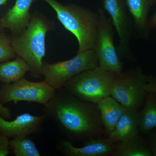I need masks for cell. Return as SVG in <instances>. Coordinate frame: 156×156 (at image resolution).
Listing matches in <instances>:
<instances>
[{
  "label": "cell",
  "mask_w": 156,
  "mask_h": 156,
  "mask_svg": "<svg viewBox=\"0 0 156 156\" xmlns=\"http://www.w3.org/2000/svg\"><path fill=\"white\" fill-rule=\"evenodd\" d=\"M127 10L133 20L136 33L141 37H148L150 28L149 26V13L156 4V0H125Z\"/></svg>",
  "instance_id": "cell-14"
},
{
  "label": "cell",
  "mask_w": 156,
  "mask_h": 156,
  "mask_svg": "<svg viewBox=\"0 0 156 156\" xmlns=\"http://www.w3.org/2000/svg\"><path fill=\"white\" fill-rule=\"evenodd\" d=\"M56 12L66 29L76 38L78 53L94 50L97 36L98 14L90 9L75 5H62L56 0H43Z\"/></svg>",
  "instance_id": "cell-3"
},
{
  "label": "cell",
  "mask_w": 156,
  "mask_h": 156,
  "mask_svg": "<svg viewBox=\"0 0 156 156\" xmlns=\"http://www.w3.org/2000/svg\"><path fill=\"white\" fill-rule=\"evenodd\" d=\"M10 149L16 156H40L35 143L27 136H18L10 140Z\"/></svg>",
  "instance_id": "cell-19"
},
{
  "label": "cell",
  "mask_w": 156,
  "mask_h": 156,
  "mask_svg": "<svg viewBox=\"0 0 156 156\" xmlns=\"http://www.w3.org/2000/svg\"><path fill=\"white\" fill-rule=\"evenodd\" d=\"M31 69L24 59L17 56L11 61L0 63V82L3 84L15 83L23 79Z\"/></svg>",
  "instance_id": "cell-16"
},
{
  "label": "cell",
  "mask_w": 156,
  "mask_h": 156,
  "mask_svg": "<svg viewBox=\"0 0 156 156\" xmlns=\"http://www.w3.org/2000/svg\"><path fill=\"white\" fill-rule=\"evenodd\" d=\"M57 90L45 80L31 82L25 78L0 87V101L3 105L19 101L36 102L44 105L56 95Z\"/></svg>",
  "instance_id": "cell-8"
},
{
  "label": "cell",
  "mask_w": 156,
  "mask_h": 156,
  "mask_svg": "<svg viewBox=\"0 0 156 156\" xmlns=\"http://www.w3.org/2000/svg\"><path fill=\"white\" fill-rule=\"evenodd\" d=\"M102 3L103 9L109 15L119 39L117 49L118 54L120 57L129 58L131 54L130 43L132 27L125 0H102Z\"/></svg>",
  "instance_id": "cell-9"
},
{
  "label": "cell",
  "mask_w": 156,
  "mask_h": 156,
  "mask_svg": "<svg viewBox=\"0 0 156 156\" xmlns=\"http://www.w3.org/2000/svg\"><path fill=\"white\" fill-rule=\"evenodd\" d=\"M99 66L95 50H89L77 53L71 59L54 63L43 61L42 76L54 89L58 90L75 76Z\"/></svg>",
  "instance_id": "cell-5"
},
{
  "label": "cell",
  "mask_w": 156,
  "mask_h": 156,
  "mask_svg": "<svg viewBox=\"0 0 156 156\" xmlns=\"http://www.w3.org/2000/svg\"><path fill=\"white\" fill-rule=\"evenodd\" d=\"M97 105L102 124L109 134L114 129L126 107L111 95L101 100Z\"/></svg>",
  "instance_id": "cell-15"
},
{
  "label": "cell",
  "mask_w": 156,
  "mask_h": 156,
  "mask_svg": "<svg viewBox=\"0 0 156 156\" xmlns=\"http://www.w3.org/2000/svg\"><path fill=\"white\" fill-rule=\"evenodd\" d=\"M98 26L95 40V50L99 66L108 71L119 73L122 72L123 63L114 44V31L111 20L102 8L97 11Z\"/></svg>",
  "instance_id": "cell-7"
},
{
  "label": "cell",
  "mask_w": 156,
  "mask_h": 156,
  "mask_svg": "<svg viewBox=\"0 0 156 156\" xmlns=\"http://www.w3.org/2000/svg\"><path fill=\"white\" fill-rule=\"evenodd\" d=\"M147 76L136 67L116 74L111 96L124 106L138 109L145 101Z\"/></svg>",
  "instance_id": "cell-6"
},
{
  "label": "cell",
  "mask_w": 156,
  "mask_h": 156,
  "mask_svg": "<svg viewBox=\"0 0 156 156\" xmlns=\"http://www.w3.org/2000/svg\"><path fill=\"white\" fill-rule=\"evenodd\" d=\"M11 115L12 114L10 109L4 106L0 101V117L7 120L11 119Z\"/></svg>",
  "instance_id": "cell-23"
},
{
  "label": "cell",
  "mask_w": 156,
  "mask_h": 156,
  "mask_svg": "<svg viewBox=\"0 0 156 156\" xmlns=\"http://www.w3.org/2000/svg\"><path fill=\"white\" fill-rule=\"evenodd\" d=\"M113 156H151V151L149 144L139 134L126 141L119 142L115 145Z\"/></svg>",
  "instance_id": "cell-17"
},
{
  "label": "cell",
  "mask_w": 156,
  "mask_h": 156,
  "mask_svg": "<svg viewBox=\"0 0 156 156\" xmlns=\"http://www.w3.org/2000/svg\"><path fill=\"white\" fill-rule=\"evenodd\" d=\"M149 140L148 144L151 151L152 156H156V132L151 135Z\"/></svg>",
  "instance_id": "cell-24"
},
{
  "label": "cell",
  "mask_w": 156,
  "mask_h": 156,
  "mask_svg": "<svg viewBox=\"0 0 156 156\" xmlns=\"http://www.w3.org/2000/svg\"><path fill=\"white\" fill-rule=\"evenodd\" d=\"M11 40L4 33L0 34V63L9 61L16 56Z\"/></svg>",
  "instance_id": "cell-20"
},
{
  "label": "cell",
  "mask_w": 156,
  "mask_h": 156,
  "mask_svg": "<svg viewBox=\"0 0 156 156\" xmlns=\"http://www.w3.org/2000/svg\"><path fill=\"white\" fill-rule=\"evenodd\" d=\"M149 26L150 29H153L156 27V11L149 20Z\"/></svg>",
  "instance_id": "cell-25"
},
{
  "label": "cell",
  "mask_w": 156,
  "mask_h": 156,
  "mask_svg": "<svg viewBox=\"0 0 156 156\" xmlns=\"http://www.w3.org/2000/svg\"><path fill=\"white\" fill-rule=\"evenodd\" d=\"M47 119L44 114L36 116L27 112L17 116L13 121L0 117V133L12 138L36 134L41 131Z\"/></svg>",
  "instance_id": "cell-10"
},
{
  "label": "cell",
  "mask_w": 156,
  "mask_h": 156,
  "mask_svg": "<svg viewBox=\"0 0 156 156\" xmlns=\"http://www.w3.org/2000/svg\"><path fill=\"white\" fill-rule=\"evenodd\" d=\"M144 89L147 92H153L156 95V76H147V81L144 86Z\"/></svg>",
  "instance_id": "cell-22"
},
{
  "label": "cell",
  "mask_w": 156,
  "mask_h": 156,
  "mask_svg": "<svg viewBox=\"0 0 156 156\" xmlns=\"http://www.w3.org/2000/svg\"><path fill=\"white\" fill-rule=\"evenodd\" d=\"M143 108L139 112V130L143 134L156 129V95L147 92Z\"/></svg>",
  "instance_id": "cell-18"
},
{
  "label": "cell",
  "mask_w": 156,
  "mask_h": 156,
  "mask_svg": "<svg viewBox=\"0 0 156 156\" xmlns=\"http://www.w3.org/2000/svg\"><path fill=\"white\" fill-rule=\"evenodd\" d=\"M115 74L97 66L72 78L62 88L82 100L97 104L110 96Z\"/></svg>",
  "instance_id": "cell-4"
},
{
  "label": "cell",
  "mask_w": 156,
  "mask_h": 156,
  "mask_svg": "<svg viewBox=\"0 0 156 156\" xmlns=\"http://www.w3.org/2000/svg\"><path fill=\"white\" fill-rule=\"evenodd\" d=\"M53 25V21L36 12L32 15L25 29L10 39L14 52L28 63L34 77L42 75L43 59L46 55V34Z\"/></svg>",
  "instance_id": "cell-2"
},
{
  "label": "cell",
  "mask_w": 156,
  "mask_h": 156,
  "mask_svg": "<svg viewBox=\"0 0 156 156\" xmlns=\"http://www.w3.org/2000/svg\"><path fill=\"white\" fill-rule=\"evenodd\" d=\"M9 1H10V0H0V6L5 5ZM1 27H2L1 26V22H0V29Z\"/></svg>",
  "instance_id": "cell-26"
},
{
  "label": "cell",
  "mask_w": 156,
  "mask_h": 156,
  "mask_svg": "<svg viewBox=\"0 0 156 156\" xmlns=\"http://www.w3.org/2000/svg\"><path fill=\"white\" fill-rule=\"evenodd\" d=\"M139 124V112L137 109L126 107L108 138L114 143L128 140L138 135Z\"/></svg>",
  "instance_id": "cell-13"
},
{
  "label": "cell",
  "mask_w": 156,
  "mask_h": 156,
  "mask_svg": "<svg viewBox=\"0 0 156 156\" xmlns=\"http://www.w3.org/2000/svg\"><path fill=\"white\" fill-rule=\"evenodd\" d=\"M114 143L108 138H92L85 141L83 146L76 147L69 141L62 140L58 147L65 155L68 156H105L114 151Z\"/></svg>",
  "instance_id": "cell-11"
},
{
  "label": "cell",
  "mask_w": 156,
  "mask_h": 156,
  "mask_svg": "<svg viewBox=\"0 0 156 156\" xmlns=\"http://www.w3.org/2000/svg\"><path fill=\"white\" fill-rule=\"evenodd\" d=\"M9 137L0 133V156H8L10 153Z\"/></svg>",
  "instance_id": "cell-21"
},
{
  "label": "cell",
  "mask_w": 156,
  "mask_h": 156,
  "mask_svg": "<svg viewBox=\"0 0 156 156\" xmlns=\"http://www.w3.org/2000/svg\"><path fill=\"white\" fill-rule=\"evenodd\" d=\"M37 0H16L15 4L0 20L3 28L9 29L17 35L26 28L30 21L31 6Z\"/></svg>",
  "instance_id": "cell-12"
},
{
  "label": "cell",
  "mask_w": 156,
  "mask_h": 156,
  "mask_svg": "<svg viewBox=\"0 0 156 156\" xmlns=\"http://www.w3.org/2000/svg\"><path fill=\"white\" fill-rule=\"evenodd\" d=\"M43 111L47 119L53 120L71 139L87 141L102 130L97 104L82 100L62 88L44 105Z\"/></svg>",
  "instance_id": "cell-1"
}]
</instances>
